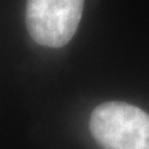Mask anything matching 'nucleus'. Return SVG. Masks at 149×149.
Instances as JSON below:
<instances>
[{
    "instance_id": "obj_1",
    "label": "nucleus",
    "mask_w": 149,
    "mask_h": 149,
    "mask_svg": "<svg viewBox=\"0 0 149 149\" xmlns=\"http://www.w3.org/2000/svg\"><path fill=\"white\" fill-rule=\"evenodd\" d=\"M90 131L104 149H149V115L127 102H104L93 111Z\"/></svg>"
},
{
    "instance_id": "obj_2",
    "label": "nucleus",
    "mask_w": 149,
    "mask_h": 149,
    "mask_svg": "<svg viewBox=\"0 0 149 149\" xmlns=\"http://www.w3.org/2000/svg\"><path fill=\"white\" fill-rule=\"evenodd\" d=\"M83 6L84 0H28V32L40 46L62 47L77 31Z\"/></svg>"
}]
</instances>
